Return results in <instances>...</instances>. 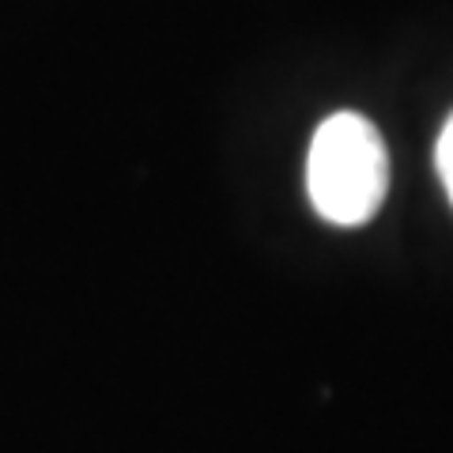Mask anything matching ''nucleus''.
<instances>
[{"label": "nucleus", "mask_w": 453, "mask_h": 453, "mask_svg": "<svg viewBox=\"0 0 453 453\" xmlns=\"http://www.w3.org/2000/svg\"><path fill=\"white\" fill-rule=\"evenodd\" d=\"M434 163H438V178H442V186H446V193H449V204H453V113H449L442 136H438Z\"/></svg>", "instance_id": "nucleus-2"}, {"label": "nucleus", "mask_w": 453, "mask_h": 453, "mask_svg": "<svg viewBox=\"0 0 453 453\" xmlns=\"http://www.w3.org/2000/svg\"><path fill=\"white\" fill-rule=\"evenodd\" d=\"M389 189V155L363 113H333L318 125L306 155V193L336 226L374 219Z\"/></svg>", "instance_id": "nucleus-1"}]
</instances>
